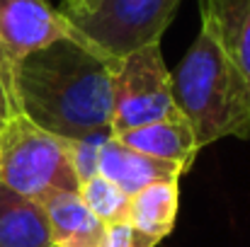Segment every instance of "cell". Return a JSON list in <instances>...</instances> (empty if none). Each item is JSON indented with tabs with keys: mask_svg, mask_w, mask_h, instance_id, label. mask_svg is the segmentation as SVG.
Here are the masks:
<instances>
[{
	"mask_svg": "<svg viewBox=\"0 0 250 247\" xmlns=\"http://www.w3.org/2000/svg\"><path fill=\"white\" fill-rule=\"evenodd\" d=\"M114 66L83 37L56 39L20 61L15 107L63 141L112 133Z\"/></svg>",
	"mask_w": 250,
	"mask_h": 247,
	"instance_id": "6da1fadb",
	"label": "cell"
},
{
	"mask_svg": "<svg viewBox=\"0 0 250 247\" xmlns=\"http://www.w3.org/2000/svg\"><path fill=\"white\" fill-rule=\"evenodd\" d=\"M170 76L175 107L189 121L199 151L221 138L250 141V87L209 24L202 22Z\"/></svg>",
	"mask_w": 250,
	"mask_h": 247,
	"instance_id": "7a4b0ae2",
	"label": "cell"
},
{
	"mask_svg": "<svg viewBox=\"0 0 250 247\" xmlns=\"http://www.w3.org/2000/svg\"><path fill=\"white\" fill-rule=\"evenodd\" d=\"M0 184L39 204L61 191H81L63 138L22 112L12 114L0 129Z\"/></svg>",
	"mask_w": 250,
	"mask_h": 247,
	"instance_id": "3957f363",
	"label": "cell"
},
{
	"mask_svg": "<svg viewBox=\"0 0 250 247\" xmlns=\"http://www.w3.org/2000/svg\"><path fill=\"white\" fill-rule=\"evenodd\" d=\"M180 0H73L59 10L90 46L122 58L141 46L161 44Z\"/></svg>",
	"mask_w": 250,
	"mask_h": 247,
	"instance_id": "277c9868",
	"label": "cell"
},
{
	"mask_svg": "<svg viewBox=\"0 0 250 247\" xmlns=\"http://www.w3.org/2000/svg\"><path fill=\"white\" fill-rule=\"evenodd\" d=\"M170 114H177V107L172 97V76L163 61L161 44H148L117 58L112 136L153 124Z\"/></svg>",
	"mask_w": 250,
	"mask_h": 247,
	"instance_id": "5b68a950",
	"label": "cell"
},
{
	"mask_svg": "<svg viewBox=\"0 0 250 247\" xmlns=\"http://www.w3.org/2000/svg\"><path fill=\"white\" fill-rule=\"evenodd\" d=\"M66 37L81 34L51 0H0V78L12 102L15 71L20 61L32 51Z\"/></svg>",
	"mask_w": 250,
	"mask_h": 247,
	"instance_id": "8992f818",
	"label": "cell"
},
{
	"mask_svg": "<svg viewBox=\"0 0 250 247\" xmlns=\"http://www.w3.org/2000/svg\"><path fill=\"white\" fill-rule=\"evenodd\" d=\"M100 174L114 182L122 191L134 196L136 191L156 184V182H180L185 170L175 163L158 160L131 151L119 138L109 136L100 153Z\"/></svg>",
	"mask_w": 250,
	"mask_h": 247,
	"instance_id": "52a82bcc",
	"label": "cell"
},
{
	"mask_svg": "<svg viewBox=\"0 0 250 247\" xmlns=\"http://www.w3.org/2000/svg\"><path fill=\"white\" fill-rule=\"evenodd\" d=\"M114 138H119L131 151H139L144 155L180 165L185 172L192 167L197 153H199L194 131H192L189 121L180 112L170 114L166 119H158L153 124H146V126L117 133Z\"/></svg>",
	"mask_w": 250,
	"mask_h": 247,
	"instance_id": "ba28073f",
	"label": "cell"
},
{
	"mask_svg": "<svg viewBox=\"0 0 250 247\" xmlns=\"http://www.w3.org/2000/svg\"><path fill=\"white\" fill-rule=\"evenodd\" d=\"M180 182H156L131 196L129 226L136 247H156L175 228Z\"/></svg>",
	"mask_w": 250,
	"mask_h": 247,
	"instance_id": "9c48e42d",
	"label": "cell"
},
{
	"mask_svg": "<svg viewBox=\"0 0 250 247\" xmlns=\"http://www.w3.org/2000/svg\"><path fill=\"white\" fill-rule=\"evenodd\" d=\"M199 15L250 87V0H199Z\"/></svg>",
	"mask_w": 250,
	"mask_h": 247,
	"instance_id": "30bf717a",
	"label": "cell"
},
{
	"mask_svg": "<svg viewBox=\"0 0 250 247\" xmlns=\"http://www.w3.org/2000/svg\"><path fill=\"white\" fill-rule=\"evenodd\" d=\"M51 245L54 247H100L104 238V223L85 206L81 191H61L44 204Z\"/></svg>",
	"mask_w": 250,
	"mask_h": 247,
	"instance_id": "8fae6325",
	"label": "cell"
},
{
	"mask_svg": "<svg viewBox=\"0 0 250 247\" xmlns=\"http://www.w3.org/2000/svg\"><path fill=\"white\" fill-rule=\"evenodd\" d=\"M0 247H51L46 211L0 184Z\"/></svg>",
	"mask_w": 250,
	"mask_h": 247,
	"instance_id": "7c38bea8",
	"label": "cell"
},
{
	"mask_svg": "<svg viewBox=\"0 0 250 247\" xmlns=\"http://www.w3.org/2000/svg\"><path fill=\"white\" fill-rule=\"evenodd\" d=\"M81 199L104 226H114V223L129 221L131 196L126 191H122L114 182L102 177L100 172L81 184Z\"/></svg>",
	"mask_w": 250,
	"mask_h": 247,
	"instance_id": "4fadbf2b",
	"label": "cell"
},
{
	"mask_svg": "<svg viewBox=\"0 0 250 247\" xmlns=\"http://www.w3.org/2000/svg\"><path fill=\"white\" fill-rule=\"evenodd\" d=\"M109 136L112 133H90V136H83V138L63 141L68 163H71L81 184L100 172V153H102V146Z\"/></svg>",
	"mask_w": 250,
	"mask_h": 247,
	"instance_id": "5bb4252c",
	"label": "cell"
},
{
	"mask_svg": "<svg viewBox=\"0 0 250 247\" xmlns=\"http://www.w3.org/2000/svg\"><path fill=\"white\" fill-rule=\"evenodd\" d=\"M100 247H136L134 230H131L129 221H124V223H114V226H107V228H104L102 245Z\"/></svg>",
	"mask_w": 250,
	"mask_h": 247,
	"instance_id": "9a60e30c",
	"label": "cell"
},
{
	"mask_svg": "<svg viewBox=\"0 0 250 247\" xmlns=\"http://www.w3.org/2000/svg\"><path fill=\"white\" fill-rule=\"evenodd\" d=\"M12 114H17L15 102H12V97H10V92H7L5 82H2V78H0V126H2Z\"/></svg>",
	"mask_w": 250,
	"mask_h": 247,
	"instance_id": "2e32d148",
	"label": "cell"
},
{
	"mask_svg": "<svg viewBox=\"0 0 250 247\" xmlns=\"http://www.w3.org/2000/svg\"><path fill=\"white\" fill-rule=\"evenodd\" d=\"M63 2H73V0H61V5H63Z\"/></svg>",
	"mask_w": 250,
	"mask_h": 247,
	"instance_id": "e0dca14e",
	"label": "cell"
},
{
	"mask_svg": "<svg viewBox=\"0 0 250 247\" xmlns=\"http://www.w3.org/2000/svg\"><path fill=\"white\" fill-rule=\"evenodd\" d=\"M0 129H2V126H0Z\"/></svg>",
	"mask_w": 250,
	"mask_h": 247,
	"instance_id": "ac0fdd59",
	"label": "cell"
},
{
	"mask_svg": "<svg viewBox=\"0 0 250 247\" xmlns=\"http://www.w3.org/2000/svg\"><path fill=\"white\" fill-rule=\"evenodd\" d=\"M51 247H54V245H51Z\"/></svg>",
	"mask_w": 250,
	"mask_h": 247,
	"instance_id": "d6986e66",
	"label": "cell"
}]
</instances>
